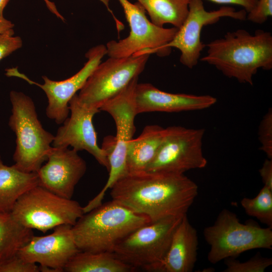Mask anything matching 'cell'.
I'll list each match as a JSON object with an SVG mask.
<instances>
[{"label":"cell","instance_id":"5bb4252c","mask_svg":"<svg viewBox=\"0 0 272 272\" xmlns=\"http://www.w3.org/2000/svg\"><path fill=\"white\" fill-rule=\"evenodd\" d=\"M69 106L71 115L58 128L52 147L71 146L77 152L85 150L108 172L110 167L108 157L98 145L97 133L93 123L94 116L100 110L82 105L78 100L77 94L72 98Z\"/></svg>","mask_w":272,"mask_h":272},{"label":"cell","instance_id":"1f68e13d","mask_svg":"<svg viewBox=\"0 0 272 272\" xmlns=\"http://www.w3.org/2000/svg\"><path fill=\"white\" fill-rule=\"evenodd\" d=\"M14 24L5 18H0V34L7 32H14Z\"/></svg>","mask_w":272,"mask_h":272},{"label":"cell","instance_id":"30bf717a","mask_svg":"<svg viewBox=\"0 0 272 272\" xmlns=\"http://www.w3.org/2000/svg\"><path fill=\"white\" fill-rule=\"evenodd\" d=\"M123 8L130 28L129 35L118 41L111 40L107 43V55L109 57H122L138 54L156 53L164 56L170 53L171 49L166 47L174 37L178 28L158 27L148 20L146 11L136 2L118 0Z\"/></svg>","mask_w":272,"mask_h":272},{"label":"cell","instance_id":"f1b7e54d","mask_svg":"<svg viewBox=\"0 0 272 272\" xmlns=\"http://www.w3.org/2000/svg\"><path fill=\"white\" fill-rule=\"evenodd\" d=\"M14 34V32L0 34V61L22 47L21 38Z\"/></svg>","mask_w":272,"mask_h":272},{"label":"cell","instance_id":"ac0fdd59","mask_svg":"<svg viewBox=\"0 0 272 272\" xmlns=\"http://www.w3.org/2000/svg\"><path fill=\"white\" fill-rule=\"evenodd\" d=\"M198 245L197 231L186 215L174 231L163 260L152 271H192L197 260Z\"/></svg>","mask_w":272,"mask_h":272},{"label":"cell","instance_id":"d4e9b609","mask_svg":"<svg viewBox=\"0 0 272 272\" xmlns=\"http://www.w3.org/2000/svg\"><path fill=\"white\" fill-rule=\"evenodd\" d=\"M224 272H263L272 264V258L257 254L249 260L241 262L232 258L225 259Z\"/></svg>","mask_w":272,"mask_h":272},{"label":"cell","instance_id":"5b68a950","mask_svg":"<svg viewBox=\"0 0 272 272\" xmlns=\"http://www.w3.org/2000/svg\"><path fill=\"white\" fill-rule=\"evenodd\" d=\"M210 246L208 259L212 264L254 249H272V230L254 224L241 223L236 215L223 210L213 225L205 228Z\"/></svg>","mask_w":272,"mask_h":272},{"label":"cell","instance_id":"9a60e30c","mask_svg":"<svg viewBox=\"0 0 272 272\" xmlns=\"http://www.w3.org/2000/svg\"><path fill=\"white\" fill-rule=\"evenodd\" d=\"M46 161L36 172L38 185L60 196L72 199L76 185L86 171V162L73 149L54 147Z\"/></svg>","mask_w":272,"mask_h":272},{"label":"cell","instance_id":"d6a6232c","mask_svg":"<svg viewBox=\"0 0 272 272\" xmlns=\"http://www.w3.org/2000/svg\"><path fill=\"white\" fill-rule=\"evenodd\" d=\"M49 11L54 14L57 17L64 21L63 17L59 13L57 10L55 4L49 0H43Z\"/></svg>","mask_w":272,"mask_h":272},{"label":"cell","instance_id":"4dcf8cb0","mask_svg":"<svg viewBox=\"0 0 272 272\" xmlns=\"http://www.w3.org/2000/svg\"><path fill=\"white\" fill-rule=\"evenodd\" d=\"M220 4L236 5L243 8L247 13L251 11L256 6L257 0H209Z\"/></svg>","mask_w":272,"mask_h":272},{"label":"cell","instance_id":"7402d4cb","mask_svg":"<svg viewBox=\"0 0 272 272\" xmlns=\"http://www.w3.org/2000/svg\"><path fill=\"white\" fill-rule=\"evenodd\" d=\"M191 0H136L144 8L154 25L167 24L179 28L185 20Z\"/></svg>","mask_w":272,"mask_h":272},{"label":"cell","instance_id":"cb8c5ba5","mask_svg":"<svg viewBox=\"0 0 272 272\" xmlns=\"http://www.w3.org/2000/svg\"><path fill=\"white\" fill-rule=\"evenodd\" d=\"M240 203L246 214L272 229V189L264 185L255 197H244Z\"/></svg>","mask_w":272,"mask_h":272},{"label":"cell","instance_id":"484cf974","mask_svg":"<svg viewBox=\"0 0 272 272\" xmlns=\"http://www.w3.org/2000/svg\"><path fill=\"white\" fill-rule=\"evenodd\" d=\"M258 135L261 144L260 149L266 155L268 158L272 159L271 108L269 109L260 123Z\"/></svg>","mask_w":272,"mask_h":272},{"label":"cell","instance_id":"4fadbf2b","mask_svg":"<svg viewBox=\"0 0 272 272\" xmlns=\"http://www.w3.org/2000/svg\"><path fill=\"white\" fill-rule=\"evenodd\" d=\"M106 54L107 48L105 45L100 44L92 47L86 53L85 56L88 60L83 67L70 78L61 81H53L46 76H43L42 78L44 83L40 84L32 81L20 73L17 67L7 69L6 75L20 78L43 90L48 99L46 115L56 123L60 124L68 117L70 101L83 87Z\"/></svg>","mask_w":272,"mask_h":272},{"label":"cell","instance_id":"277c9868","mask_svg":"<svg viewBox=\"0 0 272 272\" xmlns=\"http://www.w3.org/2000/svg\"><path fill=\"white\" fill-rule=\"evenodd\" d=\"M12 114L9 125L16 137L14 164L25 172H36L47 160L54 135L39 120L32 99L21 92L11 91Z\"/></svg>","mask_w":272,"mask_h":272},{"label":"cell","instance_id":"6da1fadb","mask_svg":"<svg viewBox=\"0 0 272 272\" xmlns=\"http://www.w3.org/2000/svg\"><path fill=\"white\" fill-rule=\"evenodd\" d=\"M112 200L151 222L183 217L198 194V186L184 174L143 171L128 174L110 189Z\"/></svg>","mask_w":272,"mask_h":272},{"label":"cell","instance_id":"44dd1931","mask_svg":"<svg viewBox=\"0 0 272 272\" xmlns=\"http://www.w3.org/2000/svg\"><path fill=\"white\" fill-rule=\"evenodd\" d=\"M136 268L123 262L113 252L79 251L67 262L66 272H131Z\"/></svg>","mask_w":272,"mask_h":272},{"label":"cell","instance_id":"e0dca14e","mask_svg":"<svg viewBox=\"0 0 272 272\" xmlns=\"http://www.w3.org/2000/svg\"><path fill=\"white\" fill-rule=\"evenodd\" d=\"M134 99L137 114L202 110L217 102V99L211 95L170 93L160 90L150 83H138Z\"/></svg>","mask_w":272,"mask_h":272},{"label":"cell","instance_id":"d6986e66","mask_svg":"<svg viewBox=\"0 0 272 272\" xmlns=\"http://www.w3.org/2000/svg\"><path fill=\"white\" fill-rule=\"evenodd\" d=\"M166 133V128L156 124L146 126L141 134L131 140L127 147L128 174L145 171L155 158Z\"/></svg>","mask_w":272,"mask_h":272},{"label":"cell","instance_id":"52a82bcc","mask_svg":"<svg viewBox=\"0 0 272 272\" xmlns=\"http://www.w3.org/2000/svg\"><path fill=\"white\" fill-rule=\"evenodd\" d=\"M184 216L169 217L139 227L119 242L113 252L136 269L152 271L165 257Z\"/></svg>","mask_w":272,"mask_h":272},{"label":"cell","instance_id":"83f0119b","mask_svg":"<svg viewBox=\"0 0 272 272\" xmlns=\"http://www.w3.org/2000/svg\"><path fill=\"white\" fill-rule=\"evenodd\" d=\"M272 16V0H257L255 7L247 13L246 20L258 24L265 23Z\"/></svg>","mask_w":272,"mask_h":272},{"label":"cell","instance_id":"ffe728a7","mask_svg":"<svg viewBox=\"0 0 272 272\" xmlns=\"http://www.w3.org/2000/svg\"><path fill=\"white\" fill-rule=\"evenodd\" d=\"M38 185L36 172H25L5 165L0 155V214L11 212L18 199Z\"/></svg>","mask_w":272,"mask_h":272},{"label":"cell","instance_id":"603a6c76","mask_svg":"<svg viewBox=\"0 0 272 272\" xmlns=\"http://www.w3.org/2000/svg\"><path fill=\"white\" fill-rule=\"evenodd\" d=\"M34 235L32 229L16 220L11 213L0 214V263L17 255Z\"/></svg>","mask_w":272,"mask_h":272},{"label":"cell","instance_id":"7a4b0ae2","mask_svg":"<svg viewBox=\"0 0 272 272\" xmlns=\"http://www.w3.org/2000/svg\"><path fill=\"white\" fill-rule=\"evenodd\" d=\"M206 46L207 54L199 60L240 83L252 85L253 77L259 69H272V35L269 32L258 29L252 34L240 29L226 33Z\"/></svg>","mask_w":272,"mask_h":272},{"label":"cell","instance_id":"836d02e7","mask_svg":"<svg viewBox=\"0 0 272 272\" xmlns=\"http://www.w3.org/2000/svg\"><path fill=\"white\" fill-rule=\"evenodd\" d=\"M10 0H0V18H4L3 12Z\"/></svg>","mask_w":272,"mask_h":272},{"label":"cell","instance_id":"4316f807","mask_svg":"<svg viewBox=\"0 0 272 272\" xmlns=\"http://www.w3.org/2000/svg\"><path fill=\"white\" fill-rule=\"evenodd\" d=\"M36 263L25 261L17 254L0 263V272H39Z\"/></svg>","mask_w":272,"mask_h":272},{"label":"cell","instance_id":"f546056e","mask_svg":"<svg viewBox=\"0 0 272 272\" xmlns=\"http://www.w3.org/2000/svg\"><path fill=\"white\" fill-rule=\"evenodd\" d=\"M259 172L264 185L272 189V159H266Z\"/></svg>","mask_w":272,"mask_h":272},{"label":"cell","instance_id":"e575fe53","mask_svg":"<svg viewBox=\"0 0 272 272\" xmlns=\"http://www.w3.org/2000/svg\"><path fill=\"white\" fill-rule=\"evenodd\" d=\"M100 2H101L107 8V9L109 11L112 13V12L109 9V2L111 0H99Z\"/></svg>","mask_w":272,"mask_h":272},{"label":"cell","instance_id":"ba28073f","mask_svg":"<svg viewBox=\"0 0 272 272\" xmlns=\"http://www.w3.org/2000/svg\"><path fill=\"white\" fill-rule=\"evenodd\" d=\"M138 83V77H136L119 93L105 102L100 109L110 114L113 118L116 134L114 137L113 149L108 157L110 167L107 181L100 192L91 200V203L94 206L100 205L107 190L111 189L117 181L128 174L126 150L135 131L134 119L138 114L135 110L134 95Z\"/></svg>","mask_w":272,"mask_h":272},{"label":"cell","instance_id":"3957f363","mask_svg":"<svg viewBox=\"0 0 272 272\" xmlns=\"http://www.w3.org/2000/svg\"><path fill=\"white\" fill-rule=\"evenodd\" d=\"M150 222L147 216L112 199L83 214L72 226V232L81 251L113 252L126 236Z\"/></svg>","mask_w":272,"mask_h":272},{"label":"cell","instance_id":"8992f818","mask_svg":"<svg viewBox=\"0 0 272 272\" xmlns=\"http://www.w3.org/2000/svg\"><path fill=\"white\" fill-rule=\"evenodd\" d=\"M11 214L25 227L45 233L59 225L73 226L84 212L77 201L60 196L38 185L18 199Z\"/></svg>","mask_w":272,"mask_h":272},{"label":"cell","instance_id":"2e32d148","mask_svg":"<svg viewBox=\"0 0 272 272\" xmlns=\"http://www.w3.org/2000/svg\"><path fill=\"white\" fill-rule=\"evenodd\" d=\"M72 226L61 225L53 228L49 235H34L17 255L26 261L38 263L56 272L63 271L69 260L80 251L73 236Z\"/></svg>","mask_w":272,"mask_h":272},{"label":"cell","instance_id":"9c48e42d","mask_svg":"<svg viewBox=\"0 0 272 272\" xmlns=\"http://www.w3.org/2000/svg\"><path fill=\"white\" fill-rule=\"evenodd\" d=\"M150 55L134 53L122 57H109L101 62L77 94L79 102L87 107L100 110L105 102L139 77Z\"/></svg>","mask_w":272,"mask_h":272},{"label":"cell","instance_id":"7c38bea8","mask_svg":"<svg viewBox=\"0 0 272 272\" xmlns=\"http://www.w3.org/2000/svg\"><path fill=\"white\" fill-rule=\"evenodd\" d=\"M247 14L244 9L237 11L229 6L208 11L205 9L202 0H191L185 20L166 47L178 49L180 52V63L192 69L198 63L201 52L206 47L201 40L203 27L218 22L223 17L244 21L246 20Z\"/></svg>","mask_w":272,"mask_h":272},{"label":"cell","instance_id":"8fae6325","mask_svg":"<svg viewBox=\"0 0 272 272\" xmlns=\"http://www.w3.org/2000/svg\"><path fill=\"white\" fill-rule=\"evenodd\" d=\"M202 128L173 126L166 133L156 155L146 171L184 174L205 167L207 160L202 151Z\"/></svg>","mask_w":272,"mask_h":272}]
</instances>
